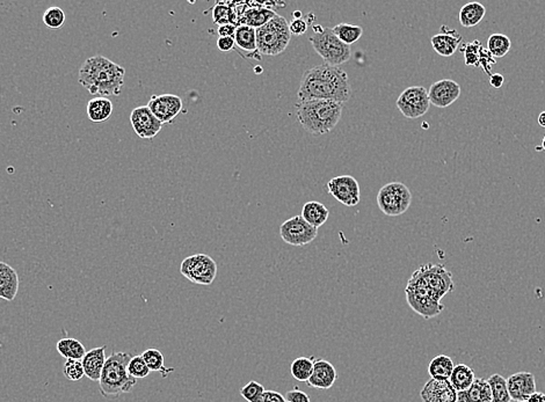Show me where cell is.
<instances>
[{
  "instance_id": "obj_1",
  "label": "cell",
  "mask_w": 545,
  "mask_h": 402,
  "mask_svg": "<svg viewBox=\"0 0 545 402\" xmlns=\"http://www.w3.org/2000/svg\"><path fill=\"white\" fill-rule=\"evenodd\" d=\"M297 95L299 102L327 100L343 105L352 97V86L347 72L339 66L327 65L324 63L306 70Z\"/></svg>"
},
{
  "instance_id": "obj_2",
  "label": "cell",
  "mask_w": 545,
  "mask_h": 402,
  "mask_svg": "<svg viewBox=\"0 0 545 402\" xmlns=\"http://www.w3.org/2000/svg\"><path fill=\"white\" fill-rule=\"evenodd\" d=\"M126 70L105 56H93L79 70V84L96 98L120 95Z\"/></svg>"
},
{
  "instance_id": "obj_3",
  "label": "cell",
  "mask_w": 545,
  "mask_h": 402,
  "mask_svg": "<svg viewBox=\"0 0 545 402\" xmlns=\"http://www.w3.org/2000/svg\"><path fill=\"white\" fill-rule=\"evenodd\" d=\"M343 105L334 101L311 100L297 102V121L304 130L312 134H329L343 116Z\"/></svg>"
},
{
  "instance_id": "obj_4",
  "label": "cell",
  "mask_w": 545,
  "mask_h": 402,
  "mask_svg": "<svg viewBox=\"0 0 545 402\" xmlns=\"http://www.w3.org/2000/svg\"><path fill=\"white\" fill-rule=\"evenodd\" d=\"M131 356L128 353H113L107 357L100 377V393L105 398L133 392L137 380L128 373V363Z\"/></svg>"
},
{
  "instance_id": "obj_5",
  "label": "cell",
  "mask_w": 545,
  "mask_h": 402,
  "mask_svg": "<svg viewBox=\"0 0 545 402\" xmlns=\"http://www.w3.org/2000/svg\"><path fill=\"white\" fill-rule=\"evenodd\" d=\"M257 49L264 56H278L285 52L292 40L285 17L276 14L268 24L255 29Z\"/></svg>"
},
{
  "instance_id": "obj_6",
  "label": "cell",
  "mask_w": 545,
  "mask_h": 402,
  "mask_svg": "<svg viewBox=\"0 0 545 402\" xmlns=\"http://www.w3.org/2000/svg\"><path fill=\"white\" fill-rule=\"evenodd\" d=\"M309 41L315 52L327 65H343L350 61L352 56L350 45L340 41L333 33L332 28H324L320 33L312 35Z\"/></svg>"
},
{
  "instance_id": "obj_7",
  "label": "cell",
  "mask_w": 545,
  "mask_h": 402,
  "mask_svg": "<svg viewBox=\"0 0 545 402\" xmlns=\"http://www.w3.org/2000/svg\"><path fill=\"white\" fill-rule=\"evenodd\" d=\"M405 295L410 307L425 319L439 316L445 309V305L435 300V297L433 296L424 281L415 272L412 274L411 279H408Z\"/></svg>"
},
{
  "instance_id": "obj_8",
  "label": "cell",
  "mask_w": 545,
  "mask_h": 402,
  "mask_svg": "<svg viewBox=\"0 0 545 402\" xmlns=\"http://www.w3.org/2000/svg\"><path fill=\"white\" fill-rule=\"evenodd\" d=\"M411 203V190L404 183H387L378 194V208L387 216H401L408 211Z\"/></svg>"
},
{
  "instance_id": "obj_9",
  "label": "cell",
  "mask_w": 545,
  "mask_h": 402,
  "mask_svg": "<svg viewBox=\"0 0 545 402\" xmlns=\"http://www.w3.org/2000/svg\"><path fill=\"white\" fill-rule=\"evenodd\" d=\"M180 272L191 282L208 286L216 279L217 263L209 255H192L182 261Z\"/></svg>"
},
{
  "instance_id": "obj_10",
  "label": "cell",
  "mask_w": 545,
  "mask_h": 402,
  "mask_svg": "<svg viewBox=\"0 0 545 402\" xmlns=\"http://www.w3.org/2000/svg\"><path fill=\"white\" fill-rule=\"evenodd\" d=\"M415 272L439 302H441L447 293H451L455 289L453 275L443 265L427 263L417 269Z\"/></svg>"
},
{
  "instance_id": "obj_11",
  "label": "cell",
  "mask_w": 545,
  "mask_h": 402,
  "mask_svg": "<svg viewBox=\"0 0 545 402\" xmlns=\"http://www.w3.org/2000/svg\"><path fill=\"white\" fill-rule=\"evenodd\" d=\"M398 109L406 118L415 120L427 114L431 107L428 90L422 86H411L401 92L397 99Z\"/></svg>"
},
{
  "instance_id": "obj_12",
  "label": "cell",
  "mask_w": 545,
  "mask_h": 402,
  "mask_svg": "<svg viewBox=\"0 0 545 402\" xmlns=\"http://www.w3.org/2000/svg\"><path fill=\"white\" fill-rule=\"evenodd\" d=\"M280 235L285 244L301 247L311 244L318 235V229L311 226L302 216L292 217L280 226Z\"/></svg>"
},
{
  "instance_id": "obj_13",
  "label": "cell",
  "mask_w": 545,
  "mask_h": 402,
  "mask_svg": "<svg viewBox=\"0 0 545 402\" xmlns=\"http://www.w3.org/2000/svg\"><path fill=\"white\" fill-rule=\"evenodd\" d=\"M329 194L338 202L346 206H355L360 203V185L352 176H340L327 183Z\"/></svg>"
},
{
  "instance_id": "obj_14",
  "label": "cell",
  "mask_w": 545,
  "mask_h": 402,
  "mask_svg": "<svg viewBox=\"0 0 545 402\" xmlns=\"http://www.w3.org/2000/svg\"><path fill=\"white\" fill-rule=\"evenodd\" d=\"M130 123L136 134L142 139L155 138L163 127V123L152 114L148 106L135 108L131 111Z\"/></svg>"
},
{
  "instance_id": "obj_15",
  "label": "cell",
  "mask_w": 545,
  "mask_h": 402,
  "mask_svg": "<svg viewBox=\"0 0 545 402\" xmlns=\"http://www.w3.org/2000/svg\"><path fill=\"white\" fill-rule=\"evenodd\" d=\"M181 98L174 94L152 95L149 101V109L160 121L161 123H171L182 110Z\"/></svg>"
},
{
  "instance_id": "obj_16",
  "label": "cell",
  "mask_w": 545,
  "mask_h": 402,
  "mask_svg": "<svg viewBox=\"0 0 545 402\" xmlns=\"http://www.w3.org/2000/svg\"><path fill=\"white\" fill-rule=\"evenodd\" d=\"M461 91L460 84L455 80H439L429 87V102L438 108H447L461 97Z\"/></svg>"
},
{
  "instance_id": "obj_17",
  "label": "cell",
  "mask_w": 545,
  "mask_h": 402,
  "mask_svg": "<svg viewBox=\"0 0 545 402\" xmlns=\"http://www.w3.org/2000/svg\"><path fill=\"white\" fill-rule=\"evenodd\" d=\"M507 389L512 400L525 401L536 392L535 376L532 372H518L506 379Z\"/></svg>"
},
{
  "instance_id": "obj_18",
  "label": "cell",
  "mask_w": 545,
  "mask_h": 402,
  "mask_svg": "<svg viewBox=\"0 0 545 402\" xmlns=\"http://www.w3.org/2000/svg\"><path fill=\"white\" fill-rule=\"evenodd\" d=\"M422 402H456L457 392L449 380L431 378L420 392Z\"/></svg>"
},
{
  "instance_id": "obj_19",
  "label": "cell",
  "mask_w": 545,
  "mask_h": 402,
  "mask_svg": "<svg viewBox=\"0 0 545 402\" xmlns=\"http://www.w3.org/2000/svg\"><path fill=\"white\" fill-rule=\"evenodd\" d=\"M338 380V371L331 362L325 360H315L313 372L308 386L317 389H329Z\"/></svg>"
},
{
  "instance_id": "obj_20",
  "label": "cell",
  "mask_w": 545,
  "mask_h": 402,
  "mask_svg": "<svg viewBox=\"0 0 545 402\" xmlns=\"http://www.w3.org/2000/svg\"><path fill=\"white\" fill-rule=\"evenodd\" d=\"M461 41H462V36L460 33L448 27L447 24H443L441 27V33L434 35L431 38L434 52L442 57L453 56L460 47Z\"/></svg>"
},
{
  "instance_id": "obj_21",
  "label": "cell",
  "mask_w": 545,
  "mask_h": 402,
  "mask_svg": "<svg viewBox=\"0 0 545 402\" xmlns=\"http://www.w3.org/2000/svg\"><path fill=\"white\" fill-rule=\"evenodd\" d=\"M106 346L103 347L94 348L86 353L85 356L82 360V368L85 376L89 380L93 382H99L103 372V366L106 363Z\"/></svg>"
},
{
  "instance_id": "obj_22",
  "label": "cell",
  "mask_w": 545,
  "mask_h": 402,
  "mask_svg": "<svg viewBox=\"0 0 545 402\" xmlns=\"http://www.w3.org/2000/svg\"><path fill=\"white\" fill-rule=\"evenodd\" d=\"M19 291V276L10 265L0 261V298L12 302Z\"/></svg>"
},
{
  "instance_id": "obj_23",
  "label": "cell",
  "mask_w": 545,
  "mask_h": 402,
  "mask_svg": "<svg viewBox=\"0 0 545 402\" xmlns=\"http://www.w3.org/2000/svg\"><path fill=\"white\" fill-rule=\"evenodd\" d=\"M456 402H492V393L487 380L476 378L470 389L457 392Z\"/></svg>"
},
{
  "instance_id": "obj_24",
  "label": "cell",
  "mask_w": 545,
  "mask_h": 402,
  "mask_svg": "<svg viewBox=\"0 0 545 402\" xmlns=\"http://www.w3.org/2000/svg\"><path fill=\"white\" fill-rule=\"evenodd\" d=\"M301 216L311 226L319 229L326 223V220L329 219V211L322 203L310 201L303 206Z\"/></svg>"
},
{
  "instance_id": "obj_25",
  "label": "cell",
  "mask_w": 545,
  "mask_h": 402,
  "mask_svg": "<svg viewBox=\"0 0 545 402\" xmlns=\"http://www.w3.org/2000/svg\"><path fill=\"white\" fill-rule=\"evenodd\" d=\"M485 14H486V7L478 1H472V3H465L461 8L458 20L464 28H473L483 21Z\"/></svg>"
},
{
  "instance_id": "obj_26",
  "label": "cell",
  "mask_w": 545,
  "mask_h": 402,
  "mask_svg": "<svg viewBox=\"0 0 545 402\" xmlns=\"http://www.w3.org/2000/svg\"><path fill=\"white\" fill-rule=\"evenodd\" d=\"M113 109V103L107 98H94L87 103V116L94 123H103L112 116Z\"/></svg>"
},
{
  "instance_id": "obj_27",
  "label": "cell",
  "mask_w": 545,
  "mask_h": 402,
  "mask_svg": "<svg viewBox=\"0 0 545 402\" xmlns=\"http://www.w3.org/2000/svg\"><path fill=\"white\" fill-rule=\"evenodd\" d=\"M276 14L278 13L271 8H264V7L248 8L239 17V26L245 24V26H250V27L257 29V28L262 27L264 24H268Z\"/></svg>"
},
{
  "instance_id": "obj_28",
  "label": "cell",
  "mask_w": 545,
  "mask_h": 402,
  "mask_svg": "<svg viewBox=\"0 0 545 402\" xmlns=\"http://www.w3.org/2000/svg\"><path fill=\"white\" fill-rule=\"evenodd\" d=\"M476 379V375L472 368L467 364H458L454 368L453 373L450 376L449 382L456 392H463L470 389Z\"/></svg>"
},
{
  "instance_id": "obj_29",
  "label": "cell",
  "mask_w": 545,
  "mask_h": 402,
  "mask_svg": "<svg viewBox=\"0 0 545 402\" xmlns=\"http://www.w3.org/2000/svg\"><path fill=\"white\" fill-rule=\"evenodd\" d=\"M454 362L451 358L446 355H439L433 358L428 366V373L431 378L436 380H449L450 376L453 373Z\"/></svg>"
},
{
  "instance_id": "obj_30",
  "label": "cell",
  "mask_w": 545,
  "mask_h": 402,
  "mask_svg": "<svg viewBox=\"0 0 545 402\" xmlns=\"http://www.w3.org/2000/svg\"><path fill=\"white\" fill-rule=\"evenodd\" d=\"M57 351L62 357L66 360H77V361H82L84 356H85L87 351L85 350L84 344L80 341L76 340V339H71V337H66L59 340L56 344Z\"/></svg>"
},
{
  "instance_id": "obj_31",
  "label": "cell",
  "mask_w": 545,
  "mask_h": 402,
  "mask_svg": "<svg viewBox=\"0 0 545 402\" xmlns=\"http://www.w3.org/2000/svg\"><path fill=\"white\" fill-rule=\"evenodd\" d=\"M234 42L238 48L241 49L244 52H255L257 49V35H255V29L250 27V26H245V24H240L237 26L236 33H234Z\"/></svg>"
},
{
  "instance_id": "obj_32",
  "label": "cell",
  "mask_w": 545,
  "mask_h": 402,
  "mask_svg": "<svg viewBox=\"0 0 545 402\" xmlns=\"http://www.w3.org/2000/svg\"><path fill=\"white\" fill-rule=\"evenodd\" d=\"M511 38L507 35L495 33L491 35L487 40V52H490L491 56L494 59H502L507 55L511 50Z\"/></svg>"
},
{
  "instance_id": "obj_33",
  "label": "cell",
  "mask_w": 545,
  "mask_h": 402,
  "mask_svg": "<svg viewBox=\"0 0 545 402\" xmlns=\"http://www.w3.org/2000/svg\"><path fill=\"white\" fill-rule=\"evenodd\" d=\"M332 31L340 41L350 47L359 41L364 34V28L350 24H336V27L332 28Z\"/></svg>"
},
{
  "instance_id": "obj_34",
  "label": "cell",
  "mask_w": 545,
  "mask_h": 402,
  "mask_svg": "<svg viewBox=\"0 0 545 402\" xmlns=\"http://www.w3.org/2000/svg\"><path fill=\"white\" fill-rule=\"evenodd\" d=\"M315 357H299L290 365V373L292 377L301 382H306L313 372Z\"/></svg>"
},
{
  "instance_id": "obj_35",
  "label": "cell",
  "mask_w": 545,
  "mask_h": 402,
  "mask_svg": "<svg viewBox=\"0 0 545 402\" xmlns=\"http://www.w3.org/2000/svg\"><path fill=\"white\" fill-rule=\"evenodd\" d=\"M142 357L148 365L149 370L151 372H160L163 377H167L168 373L174 371V369L165 368L164 355L158 349H148L142 354Z\"/></svg>"
},
{
  "instance_id": "obj_36",
  "label": "cell",
  "mask_w": 545,
  "mask_h": 402,
  "mask_svg": "<svg viewBox=\"0 0 545 402\" xmlns=\"http://www.w3.org/2000/svg\"><path fill=\"white\" fill-rule=\"evenodd\" d=\"M487 382L491 387L492 402H511V396L508 393L506 378L495 373L487 379Z\"/></svg>"
},
{
  "instance_id": "obj_37",
  "label": "cell",
  "mask_w": 545,
  "mask_h": 402,
  "mask_svg": "<svg viewBox=\"0 0 545 402\" xmlns=\"http://www.w3.org/2000/svg\"><path fill=\"white\" fill-rule=\"evenodd\" d=\"M43 24L47 26L49 29L52 31H57L63 27V24H66V13L61 7L54 6L49 7L48 10H45L43 14Z\"/></svg>"
},
{
  "instance_id": "obj_38",
  "label": "cell",
  "mask_w": 545,
  "mask_h": 402,
  "mask_svg": "<svg viewBox=\"0 0 545 402\" xmlns=\"http://www.w3.org/2000/svg\"><path fill=\"white\" fill-rule=\"evenodd\" d=\"M127 370L129 376L136 380L147 378L151 373V371L149 370L148 365L142 357V355L131 357L130 362L128 363Z\"/></svg>"
},
{
  "instance_id": "obj_39",
  "label": "cell",
  "mask_w": 545,
  "mask_h": 402,
  "mask_svg": "<svg viewBox=\"0 0 545 402\" xmlns=\"http://www.w3.org/2000/svg\"><path fill=\"white\" fill-rule=\"evenodd\" d=\"M266 392L264 385L255 380H251L247 385L240 389V394L247 402H262L264 394Z\"/></svg>"
},
{
  "instance_id": "obj_40",
  "label": "cell",
  "mask_w": 545,
  "mask_h": 402,
  "mask_svg": "<svg viewBox=\"0 0 545 402\" xmlns=\"http://www.w3.org/2000/svg\"><path fill=\"white\" fill-rule=\"evenodd\" d=\"M483 49L479 41H473L464 45V48H462V52H464V56H465V65L479 66Z\"/></svg>"
},
{
  "instance_id": "obj_41",
  "label": "cell",
  "mask_w": 545,
  "mask_h": 402,
  "mask_svg": "<svg viewBox=\"0 0 545 402\" xmlns=\"http://www.w3.org/2000/svg\"><path fill=\"white\" fill-rule=\"evenodd\" d=\"M63 373L71 382H79L85 376L82 361L66 360V363L63 365Z\"/></svg>"
},
{
  "instance_id": "obj_42",
  "label": "cell",
  "mask_w": 545,
  "mask_h": 402,
  "mask_svg": "<svg viewBox=\"0 0 545 402\" xmlns=\"http://www.w3.org/2000/svg\"><path fill=\"white\" fill-rule=\"evenodd\" d=\"M214 22L218 24L220 26L222 24H234V19H232V13L231 10L227 5L224 3H216L213 10Z\"/></svg>"
},
{
  "instance_id": "obj_43",
  "label": "cell",
  "mask_w": 545,
  "mask_h": 402,
  "mask_svg": "<svg viewBox=\"0 0 545 402\" xmlns=\"http://www.w3.org/2000/svg\"><path fill=\"white\" fill-rule=\"evenodd\" d=\"M289 31H290V34L296 35V36L306 34V31H308V22L303 19H294L289 24Z\"/></svg>"
},
{
  "instance_id": "obj_44",
  "label": "cell",
  "mask_w": 545,
  "mask_h": 402,
  "mask_svg": "<svg viewBox=\"0 0 545 402\" xmlns=\"http://www.w3.org/2000/svg\"><path fill=\"white\" fill-rule=\"evenodd\" d=\"M287 402H310V396L303 391H299L297 387L292 391H289L285 394Z\"/></svg>"
},
{
  "instance_id": "obj_45",
  "label": "cell",
  "mask_w": 545,
  "mask_h": 402,
  "mask_svg": "<svg viewBox=\"0 0 545 402\" xmlns=\"http://www.w3.org/2000/svg\"><path fill=\"white\" fill-rule=\"evenodd\" d=\"M236 45L234 38H218L217 40V48L221 52H227L232 50Z\"/></svg>"
},
{
  "instance_id": "obj_46",
  "label": "cell",
  "mask_w": 545,
  "mask_h": 402,
  "mask_svg": "<svg viewBox=\"0 0 545 402\" xmlns=\"http://www.w3.org/2000/svg\"><path fill=\"white\" fill-rule=\"evenodd\" d=\"M262 402H287V400H285V396H282L281 393L266 389Z\"/></svg>"
},
{
  "instance_id": "obj_47",
  "label": "cell",
  "mask_w": 545,
  "mask_h": 402,
  "mask_svg": "<svg viewBox=\"0 0 545 402\" xmlns=\"http://www.w3.org/2000/svg\"><path fill=\"white\" fill-rule=\"evenodd\" d=\"M236 29L237 26H234V24H227L220 26L218 29H217V31H218L220 38H234V33H236Z\"/></svg>"
},
{
  "instance_id": "obj_48",
  "label": "cell",
  "mask_w": 545,
  "mask_h": 402,
  "mask_svg": "<svg viewBox=\"0 0 545 402\" xmlns=\"http://www.w3.org/2000/svg\"><path fill=\"white\" fill-rule=\"evenodd\" d=\"M505 83V78L501 73H494L491 75L490 84L491 86L494 88H501Z\"/></svg>"
},
{
  "instance_id": "obj_49",
  "label": "cell",
  "mask_w": 545,
  "mask_h": 402,
  "mask_svg": "<svg viewBox=\"0 0 545 402\" xmlns=\"http://www.w3.org/2000/svg\"><path fill=\"white\" fill-rule=\"evenodd\" d=\"M523 402H545V394L542 392L532 393V396H529L528 399H525Z\"/></svg>"
},
{
  "instance_id": "obj_50",
  "label": "cell",
  "mask_w": 545,
  "mask_h": 402,
  "mask_svg": "<svg viewBox=\"0 0 545 402\" xmlns=\"http://www.w3.org/2000/svg\"><path fill=\"white\" fill-rule=\"evenodd\" d=\"M539 124L541 127H545V111H542V113L539 114Z\"/></svg>"
},
{
  "instance_id": "obj_51",
  "label": "cell",
  "mask_w": 545,
  "mask_h": 402,
  "mask_svg": "<svg viewBox=\"0 0 545 402\" xmlns=\"http://www.w3.org/2000/svg\"><path fill=\"white\" fill-rule=\"evenodd\" d=\"M294 17H295V19H302V13L299 10H296V12H294Z\"/></svg>"
},
{
  "instance_id": "obj_52",
  "label": "cell",
  "mask_w": 545,
  "mask_h": 402,
  "mask_svg": "<svg viewBox=\"0 0 545 402\" xmlns=\"http://www.w3.org/2000/svg\"><path fill=\"white\" fill-rule=\"evenodd\" d=\"M542 148L543 150H545V136L544 138H543Z\"/></svg>"
},
{
  "instance_id": "obj_53",
  "label": "cell",
  "mask_w": 545,
  "mask_h": 402,
  "mask_svg": "<svg viewBox=\"0 0 545 402\" xmlns=\"http://www.w3.org/2000/svg\"><path fill=\"white\" fill-rule=\"evenodd\" d=\"M511 402H521V401H515V400H511Z\"/></svg>"
}]
</instances>
